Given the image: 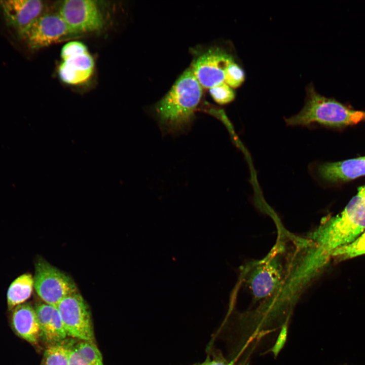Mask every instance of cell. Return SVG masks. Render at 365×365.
Returning a JSON list of instances; mask_svg holds the SVG:
<instances>
[{"instance_id":"cb8c5ba5","label":"cell","mask_w":365,"mask_h":365,"mask_svg":"<svg viewBox=\"0 0 365 365\" xmlns=\"http://www.w3.org/2000/svg\"><path fill=\"white\" fill-rule=\"evenodd\" d=\"M287 334V325H284L283 326L282 330L280 333L278 338L277 342L274 347L272 348V351L275 356H276L281 349L282 348L285 339L286 338Z\"/></svg>"},{"instance_id":"7a4b0ae2","label":"cell","mask_w":365,"mask_h":365,"mask_svg":"<svg viewBox=\"0 0 365 365\" xmlns=\"http://www.w3.org/2000/svg\"><path fill=\"white\" fill-rule=\"evenodd\" d=\"M306 91L303 107L298 114L284 119L287 125L340 127L365 120V112L352 110L334 99L322 96L313 85H309Z\"/></svg>"},{"instance_id":"484cf974","label":"cell","mask_w":365,"mask_h":365,"mask_svg":"<svg viewBox=\"0 0 365 365\" xmlns=\"http://www.w3.org/2000/svg\"><path fill=\"white\" fill-rule=\"evenodd\" d=\"M360 195L365 197V186L361 187L358 189V193Z\"/></svg>"},{"instance_id":"603a6c76","label":"cell","mask_w":365,"mask_h":365,"mask_svg":"<svg viewBox=\"0 0 365 365\" xmlns=\"http://www.w3.org/2000/svg\"><path fill=\"white\" fill-rule=\"evenodd\" d=\"M198 365H234L233 362H229L224 357L220 355L207 357L205 360Z\"/></svg>"},{"instance_id":"44dd1931","label":"cell","mask_w":365,"mask_h":365,"mask_svg":"<svg viewBox=\"0 0 365 365\" xmlns=\"http://www.w3.org/2000/svg\"><path fill=\"white\" fill-rule=\"evenodd\" d=\"M72 67L83 71H93L94 61L89 52L79 54L63 61Z\"/></svg>"},{"instance_id":"e0dca14e","label":"cell","mask_w":365,"mask_h":365,"mask_svg":"<svg viewBox=\"0 0 365 365\" xmlns=\"http://www.w3.org/2000/svg\"><path fill=\"white\" fill-rule=\"evenodd\" d=\"M332 254L340 261L365 254V230L355 241L336 249Z\"/></svg>"},{"instance_id":"ac0fdd59","label":"cell","mask_w":365,"mask_h":365,"mask_svg":"<svg viewBox=\"0 0 365 365\" xmlns=\"http://www.w3.org/2000/svg\"><path fill=\"white\" fill-rule=\"evenodd\" d=\"M75 347L82 357L90 365H103L101 352L94 343L82 341Z\"/></svg>"},{"instance_id":"2e32d148","label":"cell","mask_w":365,"mask_h":365,"mask_svg":"<svg viewBox=\"0 0 365 365\" xmlns=\"http://www.w3.org/2000/svg\"><path fill=\"white\" fill-rule=\"evenodd\" d=\"M55 307L46 303H41L37 304L34 308L40 325L41 337L49 345Z\"/></svg>"},{"instance_id":"5b68a950","label":"cell","mask_w":365,"mask_h":365,"mask_svg":"<svg viewBox=\"0 0 365 365\" xmlns=\"http://www.w3.org/2000/svg\"><path fill=\"white\" fill-rule=\"evenodd\" d=\"M56 307L67 336L94 343V330L89 308L78 292L67 296Z\"/></svg>"},{"instance_id":"3957f363","label":"cell","mask_w":365,"mask_h":365,"mask_svg":"<svg viewBox=\"0 0 365 365\" xmlns=\"http://www.w3.org/2000/svg\"><path fill=\"white\" fill-rule=\"evenodd\" d=\"M365 230V197L357 194L343 210L333 217L321 233L326 255L355 241Z\"/></svg>"},{"instance_id":"d4e9b609","label":"cell","mask_w":365,"mask_h":365,"mask_svg":"<svg viewBox=\"0 0 365 365\" xmlns=\"http://www.w3.org/2000/svg\"><path fill=\"white\" fill-rule=\"evenodd\" d=\"M68 365H90L85 361L78 353L75 346L70 352Z\"/></svg>"},{"instance_id":"6da1fadb","label":"cell","mask_w":365,"mask_h":365,"mask_svg":"<svg viewBox=\"0 0 365 365\" xmlns=\"http://www.w3.org/2000/svg\"><path fill=\"white\" fill-rule=\"evenodd\" d=\"M202 96V87L188 68L155 106L163 131L176 134L187 130L194 118Z\"/></svg>"},{"instance_id":"7402d4cb","label":"cell","mask_w":365,"mask_h":365,"mask_svg":"<svg viewBox=\"0 0 365 365\" xmlns=\"http://www.w3.org/2000/svg\"><path fill=\"white\" fill-rule=\"evenodd\" d=\"M86 45L81 42L71 41L65 44L61 50L62 61L70 57L88 52Z\"/></svg>"},{"instance_id":"ba28073f","label":"cell","mask_w":365,"mask_h":365,"mask_svg":"<svg viewBox=\"0 0 365 365\" xmlns=\"http://www.w3.org/2000/svg\"><path fill=\"white\" fill-rule=\"evenodd\" d=\"M232 60L224 51L211 49L199 56L190 69L202 88L210 89L224 82L226 69Z\"/></svg>"},{"instance_id":"4fadbf2b","label":"cell","mask_w":365,"mask_h":365,"mask_svg":"<svg viewBox=\"0 0 365 365\" xmlns=\"http://www.w3.org/2000/svg\"><path fill=\"white\" fill-rule=\"evenodd\" d=\"M64 341L49 345L44 352V365H68L72 344Z\"/></svg>"},{"instance_id":"52a82bcc","label":"cell","mask_w":365,"mask_h":365,"mask_svg":"<svg viewBox=\"0 0 365 365\" xmlns=\"http://www.w3.org/2000/svg\"><path fill=\"white\" fill-rule=\"evenodd\" d=\"M75 34L58 13L44 12L20 37L29 48L38 50Z\"/></svg>"},{"instance_id":"8fae6325","label":"cell","mask_w":365,"mask_h":365,"mask_svg":"<svg viewBox=\"0 0 365 365\" xmlns=\"http://www.w3.org/2000/svg\"><path fill=\"white\" fill-rule=\"evenodd\" d=\"M12 324L17 334L29 343L35 345L41 337L35 309L29 304L16 306L12 315Z\"/></svg>"},{"instance_id":"277c9868","label":"cell","mask_w":365,"mask_h":365,"mask_svg":"<svg viewBox=\"0 0 365 365\" xmlns=\"http://www.w3.org/2000/svg\"><path fill=\"white\" fill-rule=\"evenodd\" d=\"M34 287L45 303L56 306L64 298L77 293L73 280L43 259L35 264Z\"/></svg>"},{"instance_id":"ffe728a7","label":"cell","mask_w":365,"mask_h":365,"mask_svg":"<svg viewBox=\"0 0 365 365\" xmlns=\"http://www.w3.org/2000/svg\"><path fill=\"white\" fill-rule=\"evenodd\" d=\"M244 80L243 70L232 60L226 69L224 82L232 88H236L242 84Z\"/></svg>"},{"instance_id":"9c48e42d","label":"cell","mask_w":365,"mask_h":365,"mask_svg":"<svg viewBox=\"0 0 365 365\" xmlns=\"http://www.w3.org/2000/svg\"><path fill=\"white\" fill-rule=\"evenodd\" d=\"M0 9L7 24L20 36L44 12L45 5L39 0H4Z\"/></svg>"},{"instance_id":"d6986e66","label":"cell","mask_w":365,"mask_h":365,"mask_svg":"<svg viewBox=\"0 0 365 365\" xmlns=\"http://www.w3.org/2000/svg\"><path fill=\"white\" fill-rule=\"evenodd\" d=\"M209 92L213 99L221 105L232 102L235 97L234 90L225 82L210 88Z\"/></svg>"},{"instance_id":"7c38bea8","label":"cell","mask_w":365,"mask_h":365,"mask_svg":"<svg viewBox=\"0 0 365 365\" xmlns=\"http://www.w3.org/2000/svg\"><path fill=\"white\" fill-rule=\"evenodd\" d=\"M34 280L30 274L17 277L10 285L7 293V302L10 309L23 304L30 297Z\"/></svg>"},{"instance_id":"30bf717a","label":"cell","mask_w":365,"mask_h":365,"mask_svg":"<svg viewBox=\"0 0 365 365\" xmlns=\"http://www.w3.org/2000/svg\"><path fill=\"white\" fill-rule=\"evenodd\" d=\"M321 180L337 183L365 175V156L347 160L321 163L313 168Z\"/></svg>"},{"instance_id":"5bb4252c","label":"cell","mask_w":365,"mask_h":365,"mask_svg":"<svg viewBox=\"0 0 365 365\" xmlns=\"http://www.w3.org/2000/svg\"><path fill=\"white\" fill-rule=\"evenodd\" d=\"M275 283L276 278L273 273L268 269L258 272L251 282L253 293L258 298L268 296L273 290Z\"/></svg>"},{"instance_id":"8992f818","label":"cell","mask_w":365,"mask_h":365,"mask_svg":"<svg viewBox=\"0 0 365 365\" xmlns=\"http://www.w3.org/2000/svg\"><path fill=\"white\" fill-rule=\"evenodd\" d=\"M58 14L76 34L99 31L104 26L101 12L95 1H63Z\"/></svg>"},{"instance_id":"9a60e30c","label":"cell","mask_w":365,"mask_h":365,"mask_svg":"<svg viewBox=\"0 0 365 365\" xmlns=\"http://www.w3.org/2000/svg\"><path fill=\"white\" fill-rule=\"evenodd\" d=\"M93 71H83L70 66L62 61L58 69L60 80L64 83L70 85L83 84L92 76Z\"/></svg>"}]
</instances>
